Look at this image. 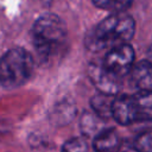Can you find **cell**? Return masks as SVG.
Wrapping results in <instances>:
<instances>
[{
    "label": "cell",
    "mask_w": 152,
    "mask_h": 152,
    "mask_svg": "<svg viewBox=\"0 0 152 152\" xmlns=\"http://www.w3.org/2000/svg\"><path fill=\"white\" fill-rule=\"evenodd\" d=\"M135 23L133 18L122 12L110 14L103 19L86 39V45L89 50L101 51L113 49L115 46L128 44L133 38Z\"/></svg>",
    "instance_id": "cell-1"
},
{
    "label": "cell",
    "mask_w": 152,
    "mask_h": 152,
    "mask_svg": "<svg viewBox=\"0 0 152 152\" xmlns=\"http://www.w3.org/2000/svg\"><path fill=\"white\" fill-rule=\"evenodd\" d=\"M32 39L37 52L42 57L49 58L56 55L65 43V24L55 14H43L32 27Z\"/></svg>",
    "instance_id": "cell-2"
},
{
    "label": "cell",
    "mask_w": 152,
    "mask_h": 152,
    "mask_svg": "<svg viewBox=\"0 0 152 152\" xmlns=\"http://www.w3.org/2000/svg\"><path fill=\"white\" fill-rule=\"evenodd\" d=\"M32 56L23 48H13L0 58V84L13 89L26 83L33 72Z\"/></svg>",
    "instance_id": "cell-3"
},
{
    "label": "cell",
    "mask_w": 152,
    "mask_h": 152,
    "mask_svg": "<svg viewBox=\"0 0 152 152\" xmlns=\"http://www.w3.org/2000/svg\"><path fill=\"white\" fill-rule=\"evenodd\" d=\"M134 62V50L129 44H122L110 49L103 61V65L114 75L121 77L131 72Z\"/></svg>",
    "instance_id": "cell-4"
},
{
    "label": "cell",
    "mask_w": 152,
    "mask_h": 152,
    "mask_svg": "<svg viewBox=\"0 0 152 152\" xmlns=\"http://www.w3.org/2000/svg\"><path fill=\"white\" fill-rule=\"evenodd\" d=\"M88 75L93 84L102 94L113 96L120 89V77L110 72L103 63H90L88 65Z\"/></svg>",
    "instance_id": "cell-5"
},
{
    "label": "cell",
    "mask_w": 152,
    "mask_h": 152,
    "mask_svg": "<svg viewBox=\"0 0 152 152\" xmlns=\"http://www.w3.org/2000/svg\"><path fill=\"white\" fill-rule=\"evenodd\" d=\"M113 119L120 125H131L138 121L137 108L133 95H121L114 99L113 103Z\"/></svg>",
    "instance_id": "cell-6"
},
{
    "label": "cell",
    "mask_w": 152,
    "mask_h": 152,
    "mask_svg": "<svg viewBox=\"0 0 152 152\" xmlns=\"http://www.w3.org/2000/svg\"><path fill=\"white\" fill-rule=\"evenodd\" d=\"M132 82L140 90H151L152 88V63L141 61L131 70Z\"/></svg>",
    "instance_id": "cell-7"
},
{
    "label": "cell",
    "mask_w": 152,
    "mask_h": 152,
    "mask_svg": "<svg viewBox=\"0 0 152 152\" xmlns=\"http://www.w3.org/2000/svg\"><path fill=\"white\" fill-rule=\"evenodd\" d=\"M94 148L96 152H116L120 148L119 135L113 129H103L94 138Z\"/></svg>",
    "instance_id": "cell-8"
},
{
    "label": "cell",
    "mask_w": 152,
    "mask_h": 152,
    "mask_svg": "<svg viewBox=\"0 0 152 152\" xmlns=\"http://www.w3.org/2000/svg\"><path fill=\"white\" fill-rule=\"evenodd\" d=\"M75 116V106L71 101L63 100L55 104L50 113V120L56 126H63L69 124Z\"/></svg>",
    "instance_id": "cell-9"
},
{
    "label": "cell",
    "mask_w": 152,
    "mask_h": 152,
    "mask_svg": "<svg viewBox=\"0 0 152 152\" xmlns=\"http://www.w3.org/2000/svg\"><path fill=\"white\" fill-rule=\"evenodd\" d=\"M138 121L152 120V90H139L133 95Z\"/></svg>",
    "instance_id": "cell-10"
},
{
    "label": "cell",
    "mask_w": 152,
    "mask_h": 152,
    "mask_svg": "<svg viewBox=\"0 0 152 152\" xmlns=\"http://www.w3.org/2000/svg\"><path fill=\"white\" fill-rule=\"evenodd\" d=\"M113 103L114 99H112V95H106L102 93L95 95L90 100V106L94 113L101 119L113 118Z\"/></svg>",
    "instance_id": "cell-11"
},
{
    "label": "cell",
    "mask_w": 152,
    "mask_h": 152,
    "mask_svg": "<svg viewBox=\"0 0 152 152\" xmlns=\"http://www.w3.org/2000/svg\"><path fill=\"white\" fill-rule=\"evenodd\" d=\"M101 120L102 119L100 116H97L95 113L94 114L86 113L81 120V127H82L83 133L88 137L95 138L99 133H101L103 129H106V128H102Z\"/></svg>",
    "instance_id": "cell-12"
},
{
    "label": "cell",
    "mask_w": 152,
    "mask_h": 152,
    "mask_svg": "<svg viewBox=\"0 0 152 152\" xmlns=\"http://www.w3.org/2000/svg\"><path fill=\"white\" fill-rule=\"evenodd\" d=\"M93 2L95 6L100 8L109 10L113 11L114 13H119L126 10L131 5L132 0H93Z\"/></svg>",
    "instance_id": "cell-13"
},
{
    "label": "cell",
    "mask_w": 152,
    "mask_h": 152,
    "mask_svg": "<svg viewBox=\"0 0 152 152\" xmlns=\"http://www.w3.org/2000/svg\"><path fill=\"white\" fill-rule=\"evenodd\" d=\"M62 152H89V147L83 138H72L63 145Z\"/></svg>",
    "instance_id": "cell-14"
},
{
    "label": "cell",
    "mask_w": 152,
    "mask_h": 152,
    "mask_svg": "<svg viewBox=\"0 0 152 152\" xmlns=\"http://www.w3.org/2000/svg\"><path fill=\"white\" fill-rule=\"evenodd\" d=\"M134 148L138 152H152V131L138 135L134 141Z\"/></svg>",
    "instance_id": "cell-15"
},
{
    "label": "cell",
    "mask_w": 152,
    "mask_h": 152,
    "mask_svg": "<svg viewBox=\"0 0 152 152\" xmlns=\"http://www.w3.org/2000/svg\"><path fill=\"white\" fill-rule=\"evenodd\" d=\"M147 61L152 63V46H150V49L147 50Z\"/></svg>",
    "instance_id": "cell-16"
},
{
    "label": "cell",
    "mask_w": 152,
    "mask_h": 152,
    "mask_svg": "<svg viewBox=\"0 0 152 152\" xmlns=\"http://www.w3.org/2000/svg\"><path fill=\"white\" fill-rule=\"evenodd\" d=\"M1 132H2V128H1V129H0V137H1Z\"/></svg>",
    "instance_id": "cell-17"
}]
</instances>
